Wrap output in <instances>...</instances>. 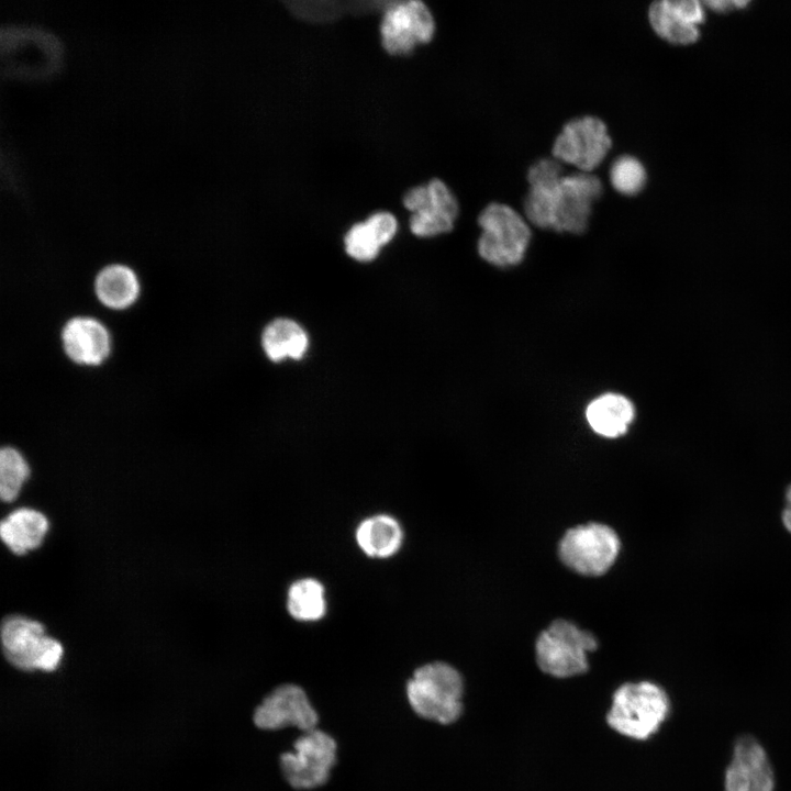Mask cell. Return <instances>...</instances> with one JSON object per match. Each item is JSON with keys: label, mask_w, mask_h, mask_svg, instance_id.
<instances>
[{"label": "cell", "mask_w": 791, "mask_h": 791, "mask_svg": "<svg viewBox=\"0 0 791 791\" xmlns=\"http://www.w3.org/2000/svg\"><path fill=\"white\" fill-rule=\"evenodd\" d=\"M527 192L523 212L527 221L543 230L581 234L589 226L593 204L604 186L593 172L565 174V164L552 157L538 158L526 175Z\"/></svg>", "instance_id": "1"}, {"label": "cell", "mask_w": 791, "mask_h": 791, "mask_svg": "<svg viewBox=\"0 0 791 791\" xmlns=\"http://www.w3.org/2000/svg\"><path fill=\"white\" fill-rule=\"evenodd\" d=\"M669 713V697L659 684L625 682L612 694L606 723L624 737L645 740L659 731Z\"/></svg>", "instance_id": "2"}, {"label": "cell", "mask_w": 791, "mask_h": 791, "mask_svg": "<svg viewBox=\"0 0 791 791\" xmlns=\"http://www.w3.org/2000/svg\"><path fill=\"white\" fill-rule=\"evenodd\" d=\"M464 680L459 671L444 661L417 668L406 683V697L413 711L438 724L449 725L463 713Z\"/></svg>", "instance_id": "3"}, {"label": "cell", "mask_w": 791, "mask_h": 791, "mask_svg": "<svg viewBox=\"0 0 791 791\" xmlns=\"http://www.w3.org/2000/svg\"><path fill=\"white\" fill-rule=\"evenodd\" d=\"M481 234L477 243L479 256L497 267L519 265L532 238L525 218L511 205L490 202L477 219Z\"/></svg>", "instance_id": "4"}, {"label": "cell", "mask_w": 791, "mask_h": 791, "mask_svg": "<svg viewBox=\"0 0 791 791\" xmlns=\"http://www.w3.org/2000/svg\"><path fill=\"white\" fill-rule=\"evenodd\" d=\"M598 648L597 637L571 621L557 619L535 642L538 668L555 678H571L589 669V653Z\"/></svg>", "instance_id": "5"}, {"label": "cell", "mask_w": 791, "mask_h": 791, "mask_svg": "<svg viewBox=\"0 0 791 791\" xmlns=\"http://www.w3.org/2000/svg\"><path fill=\"white\" fill-rule=\"evenodd\" d=\"M621 549L616 532L606 524L590 522L565 532L558 555L572 571L589 577L604 575L615 562Z\"/></svg>", "instance_id": "6"}, {"label": "cell", "mask_w": 791, "mask_h": 791, "mask_svg": "<svg viewBox=\"0 0 791 791\" xmlns=\"http://www.w3.org/2000/svg\"><path fill=\"white\" fill-rule=\"evenodd\" d=\"M613 146L606 123L595 115L567 121L556 135L552 156L581 172H592L606 158Z\"/></svg>", "instance_id": "7"}, {"label": "cell", "mask_w": 791, "mask_h": 791, "mask_svg": "<svg viewBox=\"0 0 791 791\" xmlns=\"http://www.w3.org/2000/svg\"><path fill=\"white\" fill-rule=\"evenodd\" d=\"M3 653L8 661L23 670L56 669L63 656L62 644L45 634L44 626L24 616H9L1 630Z\"/></svg>", "instance_id": "8"}, {"label": "cell", "mask_w": 791, "mask_h": 791, "mask_svg": "<svg viewBox=\"0 0 791 791\" xmlns=\"http://www.w3.org/2000/svg\"><path fill=\"white\" fill-rule=\"evenodd\" d=\"M335 739L321 729L304 732L294 743L293 751L280 756L287 782L294 789L310 790L325 784L336 761Z\"/></svg>", "instance_id": "9"}, {"label": "cell", "mask_w": 791, "mask_h": 791, "mask_svg": "<svg viewBox=\"0 0 791 791\" xmlns=\"http://www.w3.org/2000/svg\"><path fill=\"white\" fill-rule=\"evenodd\" d=\"M434 33V18L420 0L392 1L385 9L381 43L391 55L410 54L417 44L428 43Z\"/></svg>", "instance_id": "10"}, {"label": "cell", "mask_w": 791, "mask_h": 791, "mask_svg": "<svg viewBox=\"0 0 791 791\" xmlns=\"http://www.w3.org/2000/svg\"><path fill=\"white\" fill-rule=\"evenodd\" d=\"M319 716L305 691L296 684H282L272 690L256 708L254 723L263 729L294 726L303 732L315 728Z\"/></svg>", "instance_id": "11"}, {"label": "cell", "mask_w": 791, "mask_h": 791, "mask_svg": "<svg viewBox=\"0 0 791 791\" xmlns=\"http://www.w3.org/2000/svg\"><path fill=\"white\" fill-rule=\"evenodd\" d=\"M775 773L762 745L750 735L739 736L724 775V791H775Z\"/></svg>", "instance_id": "12"}, {"label": "cell", "mask_w": 791, "mask_h": 791, "mask_svg": "<svg viewBox=\"0 0 791 791\" xmlns=\"http://www.w3.org/2000/svg\"><path fill=\"white\" fill-rule=\"evenodd\" d=\"M427 187L430 204L410 218L411 232L420 237L450 232L459 212L456 197L443 180L434 178L427 182Z\"/></svg>", "instance_id": "13"}, {"label": "cell", "mask_w": 791, "mask_h": 791, "mask_svg": "<svg viewBox=\"0 0 791 791\" xmlns=\"http://www.w3.org/2000/svg\"><path fill=\"white\" fill-rule=\"evenodd\" d=\"M66 354L76 363L98 365L110 350V338L104 326L90 317H75L63 330Z\"/></svg>", "instance_id": "14"}, {"label": "cell", "mask_w": 791, "mask_h": 791, "mask_svg": "<svg viewBox=\"0 0 791 791\" xmlns=\"http://www.w3.org/2000/svg\"><path fill=\"white\" fill-rule=\"evenodd\" d=\"M634 416L633 403L617 393H605L598 397L590 402L586 411V417L592 431L606 438L624 435Z\"/></svg>", "instance_id": "15"}, {"label": "cell", "mask_w": 791, "mask_h": 791, "mask_svg": "<svg viewBox=\"0 0 791 791\" xmlns=\"http://www.w3.org/2000/svg\"><path fill=\"white\" fill-rule=\"evenodd\" d=\"M48 526V521L42 512L21 508L4 517L0 525V534L11 552L23 555L41 546Z\"/></svg>", "instance_id": "16"}, {"label": "cell", "mask_w": 791, "mask_h": 791, "mask_svg": "<svg viewBox=\"0 0 791 791\" xmlns=\"http://www.w3.org/2000/svg\"><path fill=\"white\" fill-rule=\"evenodd\" d=\"M402 538L401 526L388 515L368 517L356 531V539L361 550L376 558L393 555L401 546Z\"/></svg>", "instance_id": "17"}, {"label": "cell", "mask_w": 791, "mask_h": 791, "mask_svg": "<svg viewBox=\"0 0 791 791\" xmlns=\"http://www.w3.org/2000/svg\"><path fill=\"white\" fill-rule=\"evenodd\" d=\"M261 343L270 360L281 361L286 358L301 359L308 349L309 339L297 322L277 319L264 330Z\"/></svg>", "instance_id": "18"}, {"label": "cell", "mask_w": 791, "mask_h": 791, "mask_svg": "<svg viewBox=\"0 0 791 791\" xmlns=\"http://www.w3.org/2000/svg\"><path fill=\"white\" fill-rule=\"evenodd\" d=\"M100 301L114 309L126 308L138 294V282L134 272L121 265L104 268L96 281Z\"/></svg>", "instance_id": "19"}, {"label": "cell", "mask_w": 791, "mask_h": 791, "mask_svg": "<svg viewBox=\"0 0 791 791\" xmlns=\"http://www.w3.org/2000/svg\"><path fill=\"white\" fill-rule=\"evenodd\" d=\"M648 20L656 34L670 43L689 44L699 37L695 25L679 15L670 0L654 1L648 9Z\"/></svg>", "instance_id": "20"}, {"label": "cell", "mask_w": 791, "mask_h": 791, "mask_svg": "<svg viewBox=\"0 0 791 791\" xmlns=\"http://www.w3.org/2000/svg\"><path fill=\"white\" fill-rule=\"evenodd\" d=\"M287 608L299 621L321 619L326 609L324 588L315 579H301L292 583L288 592Z\"/></svg>", "instance_id": "21"}, {"label": "cell", "mask_w": 791, "mask_h": 791, "mask_svg": "<svg viewBox=\"0 0 791 791\" xmlns=\"http://www.w3.org/2000/svg\"><path fill=\"white\" fill-rule=\"evenodd\" d=\"M646 180L647 172L644 165L633 155L622 154L610 165V185L621 196L634 197L640 193Z\"/></svg>", "instance_id": "22"}, {"label": "cell", "mask_w": 791, "mask_h": 791, "mask_svg": "<svg viewBox=\"0 0 791 791\" xmlns=\"http://www.w3.org/2000/svg\"><path fill=\"white\" fill-rule=\"evenodd\" d=\"M30 476L29 466L23 456L12 447L0 453V495L4 502L13 501Z\"/></svg>", "instance_id": "23"}, {"label": "cell", "mask_w": 791, "mask_h": 791, "mask_svg": "<svg viewBox=\"0 0 791 791\" xmlns=\"http://www.w3.org/2000/svg\"><path fill=\"white\" fill-rule=\"evenodd\" d=\"M346 253L358 261H370L382 247L366 222L353 225L344 238Z\"/></svg>", "instance_id": "24"}, {"label": "cell", "mask_w": 791, "mask_h": 791, "mask_svg": "<svg viewBox=\"0 0 791 791\" xmlns=\"http://www.w3.org/2000/svg\"><path fill=\"white\" fill-rule=\"evenodd\" d=\"M365 222L381 246L388 244L394 237L398 229L397 219L393 214L385 211L371 214Z\"/></svg>", "instance_id": "25"}, {"label": "cell", "mask_w": 791, "mask_h": 791, "mask_svg": "<svg viewBox=\"0 0 791 791\" xmlns=\"http://www.w3.org/2000/svg\"><path fill=\"white\" fill-rule=\"evenodd\" d=\"M672 8L692 25L703 21L701 4L694 0H670Z\"/></svg>", "instance_id": "26"}, {"label": "cell", "mask_w": 791, "mask_h": 791, "mask_svg": "<svg viewBox=\"0 0 791 791\" xmlns=\"http://www.w3.org/2000/svg\"><path fill=\"white\" fill-rule=\"evenodd\" d=\"M708 7H710L713 10L716 11H726L731 10L733 8L744 7L747 4V1H740V0H721V1H705L704 2Z\"/></svg>", "instance_id": "27"}, {"label": "cell", "mask_w": 791, "mask_h": 791, "mask_svg": "<svg viewBox=\"0 0 791 791\" xmlns=\"http://www.w3.org/2000/svg\"><path fill=\"white\" fill-rule=\"evenodd\" d=\"M782 524L791 533V484L786 491V508L782 511Z\"/></svg>", "instance_id": "28"}]
</instances>
